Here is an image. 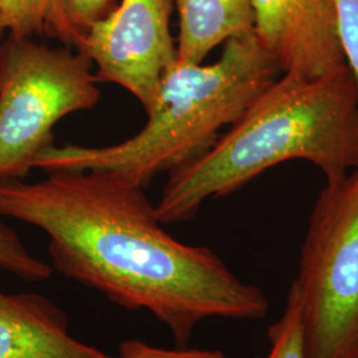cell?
<instances>
[{
    "mask_svg": "<svg viewBox=\"0 0 358 358\" xmlns=\"http://www.w3.org/2000/svg\"><path fill=\"white\" fill-rule=\"evenodd\" d=\"M0 217L48 236L53 268L130 310L146 309L178 345L207 319L260 320L268 300L210 248L182 243L143 187L103 171H55L0 182Z\"/></svg>",
    "mask_w": 358,
    "mask_h": 358,
    "instance_id": "cell-1",
    "label": "cell"
},
{
    "mask_svg": "<svg viewBox=\"0 0 358 358\" xmlns=\"http://www.w3.org/2000/svg\"><path fill=\"white\" fill-rule=\"evenodd\" d=\"M294 159L327 179L357 169L358 92L346 66L328 76L278 77L205 153L169 173L157 217L164 224L189 220L206 201Z\"/></svg>",
    "mask_w": 358,
    "mask_h": 358,
    "instance_id": "cell-2",
    "label": "cell"
},
{
    "mask_svg": "<svg viewBox=\"0 0 358 358\" xmlns=\"http://www.w3.org/2000/svg\"><path fill=\"white\" fill-rule=\"evenodd\" d=\"M280 73L254 31L234 36L213 64L177 60L146 110V125L133 137L108 146L52 145L32 167L45 173L103 171L145 189L158 174L205 153Z\"/></svg>",
    "mask_w": 358,
    "mask_h": 358,
    "instance_id": "cell-3",
    "label": "cell"
},
{
    "mask_svg": "<svg viewBox=\"0 0 358 358\" xmlns=\"http://www.w3.org/2000/svg\"><path fill=\"white\" fill-rule=\"evenodd\" d=\"M94 65L71 47L32 38H6L0 48V182L23 179L53 143L64 117L93 109L101 99Z\"/></svg>",
    "mask_w": 358,
    "mask_h": 358,
    "instance_id": "cell-4",
    "label": "cell"
},
{
    "mask_svg": "<svg viewBox=\"0 0 358 358\" xmlns=\"http://www.w3.org/2000/svg\"><path fill=\"white\" fill-rule=\"evenodd\" d=\"M294 282L307 358H358V167L327 179Z\"/></svg>",
    "mask_w": 358,
    "mask_h": 358,
    "instance_id": "cell-5",
    "label": "cell"
},
{
    "mask_svg": "<svg viewBox=\"0 0 358 358\" xmlns=\"http://www.w3.org/2000/svg\"><path fill=\"white\" fill-rule=\"evenodd\" d=\"M173 8V0H121L73 47L90 57L99 81L125 88L145 112L178 59L170 31Z\"/></svg>",
    "mask_w": 358,
    "mask_h": 358,
    "instance_id": "cell-6",
    "label": "cell"
},
{
    "mask_svg": "<svg viewBox=\"0 0 358 358\" xmlns=\"http://www.w3.org/2000/svg\"><path fill=\"white\" fill-rule=\"evenodd\" d=\"M254 32L282 73L332 75L345 68L333 0H251Z\"/></svg>",
    "mask_w": 358,
    "mask_h": 358,
    "instance_id": "cell-7",
    "label": "cell"
},
{
    "mask_svg": "<svg viewBox=\"0 0 358 358\" xmlns=\"http://www.w3.org/2000/svg\"><path fill=\"white\" fill-rule=\"evenodd\" d=\"M0 358H118L69 333L64 310L40 294L0 291Z\"/></svg>",
    "mask_w": 358,
    "mask_h": 358,
    "instance_id": "cell-8",
    "label": "cell"
},
{
    "mask_svg": "<svg viewBox=\"0 0 358 358\" xmlns=\"http://www.w3.org/2000/svg\"><path fill=\"white\" fill-rule=\"evenodd\" d=\"M179 17V62L202 64L229 38L254 31L251 0H173Z\"/></svg>",
    "mask_w": 358,
    "mask_h": 358,
    "instance_id": "cell-9",
    "label": "cell"
},
{
    "mask_svg": "<svg viewBox=\"0 0 358 358\" xmlns=\"http://www.w3.org/2000/svg\"><path fill=\"white\" fill-rule=\"evenodd\" d=\"M117 7V0H55L50 36L75 47L77 40L103 22Z\"/></svg>",
    "mask_w": 358,
    "mask_h": 358,
    "instance_id": "cell-10",
    "label": "cell"
},
{
    "mask_svg": "<svg viewBox=\"0 0 358 358\" xmlns=\"http://www.w3.org/2000/svg\"><path fill=\"white\" fill-rule=\"evenodd\" d=\"M271 349L264 358H307L303 307L297 285L292 282L282 317L268 331Z\"/></svg>",
    "mask_w": 358,
    "mask_h": 358,
    "instance_id": "cell-11",
    "label": "cell"
},
{
    "mask_svg": "<svg viewBox=\"0 0 358 358\" xmlns=\"http://www.w3.org/2000/svg\"><path fill=\"white\" fill-rule=\"evenodd\" d=\"M55 0H0V22L10 36L50 35Z\"/></svg>",
    "mask_w": 358,
    "mask_h": 358,
    "instance_id": "cell-12",
    "label": "cell"
},
{
    "mask_svg": "<svg viewBox=\"0 0 358 358\" xmlns=\"http://www.w3.org/2000/svg\"><path fill=\"white\" fill-rule=\"evenodd\" d=\"M0 268L11 272L27 282L50 279L53 268L32 255L19 235L0 217Z\"/></svg>",
    "mask_w": 358,
    "mask_h": 358,
    "instance_id": "cell-13",
    "label": "cell"
},
{
    "mask_svg": "<svg viewBox=\"0 0 358 358\" xmlns=\"http://www.w3.org/2000/svg\"><path fill=\"white\" fill-rule=\"evenodd\" d=\"M333 4L343 56L358 92V0H333Z\"/></svg>",
    "mask_w": 358,
    "mask_h": 358,
    "instance_id": "cell-14",
    "label": "cell"
},
{
    "mask_svg": "<svg viewBox=\"0 0 358 358\" xmlns=\"http://www.w3.org/2000/svg\"><path fill=\"white\" fill-rule=\"evenodd\" d=\"M118 358H227L220 350L210 349H162L149 345L140 340L121 343Z\"/></svg>",
    "mask_w": 358,
    "mask_h": 358,
    "instance_id": "cell-15",
    "label": "cell"
},
{
    "mask_svg": "<svg viewBox=\"0 0 358 358\" xmlns=\"http://www.w3.org/2000/svg\"><path fill=\"white\" fill-rule=\"evenodd\" d=\"M4 32H6V29H4V27L1 24V22H0V48H1V44H3V35H4Z\"/></svg>",
    "mask_w": 358,
    "mask_h": 358,
    "instance_id": "cell-16",
    "label": "cell"
}]
</instances>
